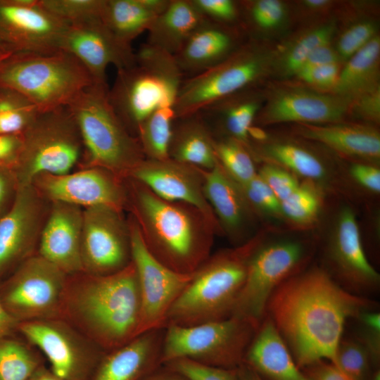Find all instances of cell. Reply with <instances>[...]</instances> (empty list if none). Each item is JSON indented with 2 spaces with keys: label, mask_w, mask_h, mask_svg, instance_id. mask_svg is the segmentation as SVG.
Wrapping results in <instances>:
<instances>
[{
  "label": "cell",
  "mask_w": 380,
  "mask_h": 380,
  "mask_svg": "<svg viewBox=\"0 0 380 380\" xmlns=\"http://www.w3.org/2000/svg\"><path fill=\"white\" fill-rule=\"evenodd\" d=\"M169 157L204 170L215 166L217 159L214 138L199 114L175 118Z\"/></svg>",
  "instance_id": "29"
},
{
  "label": "cell",
  "mask_w": 380,
  "mask_h": 380,
  "mask_svg": "<svg viewBox=\"0 0 380 380\" xmlns=\"http://www.w3.org/2000/svg\"><path fill=\"white\" fill-rule=\"evenodd\" d=\"M328 4L325 0H308L305 1V4L311 8H322Z\"/></svg>",
  "instance_id": "62"
},
{
  "label": "cell",
  "mask_w": 380,
  "mask_h": 380,
  "mask_svg": "<svg viewBox=\"0 0 380 380\" xmlns=\"http://www.w3.org/2000/svg\"><path fill=\"white\" fill-rule=\"evenodd\" d=\"M335 365L349 380H367L375 369L367 351L355 338L341 339Z\"/></svg>",
  "instance_id": "41"
},
{
  "label": "cell",
  "mask_w": 380,
  "mask_h": 380,
  "mask_svg": "<svg viewBox=\"0 0 380 380\" xmlns=\"http://www.w3.org/2000/svg\"><path fill=\"white\" fill-rule=\"evenodd\" d=\"M121 212L106 205L83 210L81 258L86 274H111L132 262L129 226Z\"/></svg>",
  "instance_id": "14"
},
{
  "label": "cell",
  "mask_w": 380,
  "mask_h": 380,
  "mask_svg": "<svg viewBox=\"0 0 380 380\" xmlns=\"http://www.w3.org/2000/svg\"><path fill=\"white\" fill-rule=\"evenodd\" d=\"M258 175L270 187L279 202L289 196L300 185L291 172L272 163L265 164Z\"/></svg>",
  "instance_id": "46"
},
{
  "label": "cell",
  "mask_w": 380,
  "mask_h": 380,
  "mask_svg": "<svg viewBox=\"0 0 380 380\" xmlns=\"http://www.w3.org/2000/svg\"><path fill=\"white\" fill-rule=\"evenodd\" d=\"M205 20L191 0H170L150 25L146 43L175 56Z\"/></svg>",
  "instance_id": "30"
},
{
  "label": "cell",
  "mask_w": 380,
  "mask_h": 380,
  "mask_svg": "<svg viewBox=\"0 0 380 380\" xmlns=\"http://www.w3.org/2000/svg\"><path fill=\"white\" fill-rule=\"evenodd\" d=\"M37 180L43 193L53 202L84 208L106 205L122 210L127 201L117 176L99 167L63 175H41Z\"/></svg>",
  "instance_id": "21"
},
{
  "label": "cell",
  "mask_w": 380,
  "mask_h": 380,
  "mask_svg": "<svg viewBox=\"0 0 380 380\" xmlns=\"http://www.w3.org/2000/svg\"><path fill=\"white\" fill-rule=\"evenodd\" d=\"M350 174L360 186L374 194L380 192V170L371 163H356L352 165Z\"/></svg>",
  "instance_id": "52"
},
{
  "label": "cell",
  "mask_w": 380,
  "mask_h": 380,
  "mask_svg": "<svg viewBox=\"0 0 380 380\" xmlns=\"http://www.w3.org/2000/svg\"><path fill=\"white\" fill-rule=\"evenodd\" d=\"M132 179L134 220L147 249L170 269L194 273L210 257L219 231L194 206L161 198Z\"/></svg>",
  "instance_id": "2"
},
{
  "label": "cell",
  "mask_w": 380,
  "mask_h": 380,
  "mask_svg": "<svg viewBox=\"0 0 380 380\" xmlns=\"http://www.w3.org/2000/svg\"><path fill=\"white\" fill-rule=\"evenodd\" d=\"M360 117L377 122L380 118V89L376 87L351 99L350 110Z\"/></svg>",
  "instance_id": "50"
},
{
  "label": "cell",
  "mask_w": 380,
  "mask_h": 380,
  "mask_svg": "<svg viewBox=\"0 0 380 380\" xmlns=\"http://www.w3.org/2000/svg\"><path fill=\"white\" fill-rule=\"evenodd\" d=\"M235 43L229 26L205 19L174 56L184 80L224 61L233 54Z\"/></svg>",
  "instance_id": "25"
},
{
  "label": "cell",
  "mask_w": 380,
  "mask_h": 380,
  "mask_svg": "<svg viewBox=\"0 0 380 380\" xmlns=\"http://www.w3.org/2000/svg\"><path fill=\"white\" fill-rule=\"evenodd\" d=\"M157 16L143 0H105L101 21L120 42L132 46Z\"/></svg>",
  "instance_id": "32"
},
{
  "label": "cell",
  "mask_w": 380,
  "mask_h": 380,
  "mask_svg": "<svg viewBox=\"0 0 380 380\" xmlns=\"http://www.w3.org/2000/svg\"><path fill=\"white\" fill-rule=\"evenodd\" d=\"M19 322L5 309L0 300V339L8 337L17 330Z\"/></svg>",
  "instance_id": "57"
},
{
  "label": "cell",
  "mask_w": 380,
  "mask_h": 380,
  "mask_svg": "<svg viewBox=\"0 0 380 380\" xmlns=\"http://www.w3.org/2000/svg\"><path fill=\"white\" fill-rule=\"evenodd\" d=\"M42 215V203L32 184L18 186L11 208L0 218V282L32 255Z\"/></svg>",
  "instance_id": "18"
},
{
  "label": "cell",
  "mask_w": 380,
  "mask_h": 380,
  "mask_svg": "<svg viewBox=\"0 0 380 380\" xmlns=\"http://www.w3.org/2000/svg\"><path fill=\"white\" fill-rule=\"evenodd\" d=\"M305 258V247L298 241L265 244L262 241L250 258L246 280L231 317L259 328L266 317L271 296L284 281L300 272Z\"/></svg>",
  "instance_id": "11"
},
{
  "label": "cell",
  "mask_w": 380,
  "mask_h": 380,
  "mask_svg": "<svg viewBox=\"0 0 380 380\" xmlns=\"http://www.w3.org/2000/svg\"><path fill=\"white\" fill-rule=\"evenodd\" d=\"M270 163L277 165L310 182H322L329 175L324 163L310 151L293 144L274 143L260 148Z\"/></svg>",
  "instance_id": "34"
},
{
  "label": "cell",
  "mask_w": 380,
  "mask_h": 380,
  "mask_svg": "<svg viewBox=\"0 0 380 380\" xmlns=\"http://www.w3.org/2000/svg\"><path fill=\"white\" fill-rule=\"evenodd\" d=\"M243 363L262 380H310L298 367L272 321L267 315L246 352Z\"/></svg>",
  "instance_id": "26"
},
{
  "label": "cell",
  "mask_w": 380,
  "mask_h": 380,
  "mask_svg": "<svg viewBox=\"0 0 380 380\" xmlns=\"http://www.w3.org/2000/svg\"><path fill=\"white\" fill-rule=\"evenodd\" d=\"M67 27L38 0H0V48L11 54L59 51Z\"/></svg>",
  "instance_id": "15"
},
{
  "label": "cell",
  "mask_w": 380,
  "mask_h": 380,
  "mask_svg": "<svg viewBox=\"0 0 380 380\" xmlns=\"http://www.w3.org/2000/svg\"><path fill=\"white\" fill-rule=\"evenodd\" d=\"M18 190V183L12 168L0 165V218L11 208Z\"/></svg>",
  "instance_id": "53"
},
{
  "label": "cell",
  "mask_w": 380,
  "mask_h": 380,
  "mask_svg": "<svg viewBox=\"0 0 380 380\" xmlns=\"http://www.w3.org/2000/svg\"><path fill=\"white\" fill-rule=\"evenodd\" d=\"M37 107L24 95L0 87V134H21L39 114Z\"/></svg>",
  "instance_id": "36"
},
{
  "label": "cell",
  "mask_w": 380,
  "mask_h": 380,
  "mask_svg": "<svg viewBox=\"0 0 380 380\" xmlns=\"http://www.w3.org/2000/svg\"><path fill=\"white\" fill-rule=\"evenodd\" d=\"M380 39L375 36L352 56L340 72L334 91L337 96L350 100L377 85Z\"/></svg>",
  "instance_id": "31"
},
{
  "label": "cell",
  "mask_w": 380,
  "mask_h": 380,
  "mask_svg": "<svg viewBox=\"0 0 380 380\" xmlns=\"http://www.w3.org/2000/svg\"><path fill=\"white\" fill-rule=\"evenodd\" d=\"M332 32L331 26H324L301 37L287 55L285 63L287 70L296 74L312 52L320 46L329 44Z\"/></svg>",
  "instance_id": "42"
},
{
  "label": "cell",
  "mask_w": 380,
  "mask_h": 380,
  "mask_svg": "<svg viewBox=\"0 0 380 380\" xmlns=\"http://www.w3.org/2000/svg\"><path fill=\"white\" fill-rule=\"evenodd\" d=\"M355 319L357 322L355 338L367 351L374 368L379 369L380 362V314L375 310L360 313Z\"/></svg>",
  "instance_id": "43"
},
{
  "label": "cell",
  "mask_w": 380,
  "mask_h": 380,
  "mask_svg": "<svg viewBox=\"0 0 380 380\" xmlns=\"http://www.w3.org/2000/svg\"><path fill=\"white\" fill-rule=\"evenodd\" d=\"M239 185L253 210L282 217L279 201L258 175L251 181Z\"/></svg>",
  "instance_id": "44"
},
{
  "label": "cell",
  "mask_w": 380,
  "mask_h": 380,
  "mask_svg": "<svg viewBox=\"0 0 380 380\" xmlns=\"http://www.w3.org/2000/svg\"><path fill=\"white\" fill-rule=\"evenodd\" d=\"M11 53L0 48V62Z\"/></svg>",
  "instance_id": "64"
},
{
  "label": "cell",
  "mask_w": 380,
  "mask_h": 380,
  "mask_svg": "<svg viewBox=\"0 0 380 380\" xmlns=\"http://www.w3.org/2000/svg\"><path fill=\"white\" fill-rule=\"evenodd\" d=\"M175 120L174 106L158 109L139 127L137 138L145 158H169V147Z\"/></svg>",
  "instance_id": "35"
},
{
  "label": "cell",
  "mask_w": 380,
  "mask_h": 380,
  "mask_svg": "<svg viewBox=\"0 0 380 380\" xmlns=\"http://www.w3.org/2000/svg\"><path fill=\"white\" fill-rule=\"evenodd\" d=\"M22 145L21 134H0V165L13 168Z\"/></svg>",
  "instance_id": "55"
},
{
  "label": "cell",
  "mask_w": 380,
  "mask_h": 380,
  "mask_svg": "<svg viewBox=\"0 0 380 380\" xmlns=\"http://www.w3.org/2000/svg\"><path fill=\"white\" fill-rule=\"evenodd\" d=\"M375 36V27L372 23H357L341 36L338 42V53L343 58H350Z\"/></svg>",
  "instance_id": "47"
},
{
  "label": "cell",
  "mask_w": 380,
  "mask_h": 380,
  "mask_svg": "<svg viewBox=\"0 0 380 380\" xmlns=\"http://www.w3.org/2000/svg\"><path fill=\"white\" fill-rule=\"evenodd\" d=\"M307 181L280 202L282 217L298 226L314 223L321 209V196L313 184Z\"/></svg>",
  "instance_id": "39"
},
{
  "label": "cell",
  "mask_w": 380,
  "mask_h": 380,
  "mask_svg": "<svg viewBox=\"0 0 380 380\" xmlns=\"http://www.w3.org/2000/svg\"><path fill=\"white\" fill-rule=\"evenodd\" d=\"M22 145L12 170L18 187L41 175L69 173L80 156L82 141L66 107L39 113L21 134Z\"/></svg>",
  "instance_id": "8"
},
{
  "label": "cell",
  "mask_w": 380,
  "mask_h": 380,
  "mask_svg": "<svg viewBox=\"0 0 380 380\" xmlns=\"http://www.w3.org/2000/svg\"><path fill=\"white\" fill-rule=\"evenodd\" d=\"M237 380H262V379L245 363L236 369Z\"/></svg>",
  "instance_id": "59"
},
{
  "label": "cell",
  "mask_w": 380,
  "mask_h": 380,
  "mask_svg": "<svg viewBox=\"0 0 380 380\" xmlns=\"http://www.w3.org/2000/svg\"><path fill=\"white\" fill-rule=\"evenodd\" d=\"M232 99L230 96L220 99L198 113L202 118H215L229 134L244 144L248 140V129L259 108L258 102L250 96Z\"/></svg>",
  "instance_id": "33"
},
{
  "label": "cell",
  "mask_w": 380,
  "mask_h": 380,
  "mask_svg": "<svg viewBox=\"0 0 380 380\" xmlns=\"http://www.w3.org/2000/svg\"><path fill=\"white\" fill-rule=\"evenodd\" d=\"M67 275L39 255H31L0 282V300L19 322L63 316Z\"/></svg>",
  "instance_id": "10"
},
{
  "label": "cell",
  "mask_w": 380,
  "mask_h": 380,
  "mask_svg": "<svg viewBox=\"0 0 380 380\" xmlns=\"http://www.w3.org/2000/svg\"><path fill=\"white\" fill-rule=\"evenodd\" d=\"M257 53L243 49L216 66L183 80L174 105L175 118L198 113L210 104L242 91L260 75Z\"/></svg>",
  "instance_id": "13"
},
{
  "label": "cell",
  "mask_w": 380,
  "mask_h": 380,
  "mask_svg": "<svg viewBox=\"0 0 380 380\" xmlns=\"http://www.w3.org/2000/svg\"><path fill=\"white\" fill-rule=\"evenodd\" d=\"M262 238L259 234L240 246L210 255L173 304L165 327L230 317L244 284L250 258Z\"/></svg>",
  "instance_id": "4"
},
{
  "label": "cell",
  "mask_w": 380,
  "mask_h": 380,
  "mask_svg": "<svg viewBox=\"0 0 380 380\" xmlns=\"http://www.w3.org/2000/svg\"><path fill=\"white\" fill-rule=\"evenodd\" d=\"M94 82L82 63L63 50L15 53L0 62V87L22 94L39 113L68 106Z\"/></svg>",
  "instance_id": "6"
},
{
  "label": "cell",
  "mask_w": 380,
  "mask_h": 380,
  "mask_svg": "<svg viewBox=\"0 0 380 380\" xmlns=\"http://www.w3.org/2000/svg\"><path fill=\"white\" fill-rule=\"evenodd\" d=\"M129 176L161 198L184 203L197 208L220 234L223 233L204 195L203 170L170 158L165 160L145 158Z\"/></svg>",
  "instance_id": "17"
},
{
  "label": "cell",
  "mask_w": 380,
  "mask_h": 380,
  "mask_svg": "<svg viewBox=\"0 0 380 380\" xmlns=\"http://www.w3.org/2000/svg\"><path fill=\"white\" fill-rule=\"evenodd\" d=\"M17 330L45 355L50 370L65 380H89L101 357L80 349L70 331L56 319L20 322Z\"/></svg>",
  "instance_id": "20"
},
{
  "label": "cell",
  "mask_w": 380,
  "mask_h": 380,
  "mask_svg": "<svg viewBox=\"0 0 380 380\" xmlns=\"http://www.w3.org/2000/svg\"><path fill=\"white\" fill-rule=\"evenodd\" d=\"M165 328L144 332L102 355L89 380H141L162 366Z\"/></svg>",
  "instance_id": "23"
},
{
  "label": "cell",
  "mask_w": 380,
  "mask_h": 380,
  "mask_svg": "<svg viewBox=\"0 0 380 380\" xmlns=\"http://www.w3.org/2000/svg\"><path fill=\"white\" fill-rule=\"evenodd\" d=\"M86 275L71 285L68 282L63 316L106 352L138 336L141 300L132 262L111 274Z\"/></svg>",
  "instance_id": "3"
},
{
  "label": "cell",
  "mask_w": 380,
  "mask_h": 380,
  "mask_svg": "<svg viewBox=\"0 0 380 380\" xmlns=\"http://www.w3.org/2000/svg\"><path fill=\"white\" fill-rule=\"evenodd\" d=\"M129 226L132 262L137 272L141 300L139 335L165 328L171 308L194 273H179L163 265L147 249L134 218Z\"/></svg>",
  "instance_id": "12"
},
{
  "label": "cell",
  "mask_w": 380,
  "mask_h": 380,
  "mask_svg": "<svg viewBox=\"0 0 380 380\" xmlns=\"http://www.w3.org/2000/svg\"><path fill=\"white\" fill-rule=\"evenodd\" d=\"M351 100L307 91L281 94L264 108L258 117L263 125L293 122L307 124H331L342 120L349 112Z\"/></svg>",
  "instance_id": "24"
},
{
  "label": "cell",
  "mask_w": 380,
  "mask_h": 380,
  "mask_svg": "<svg viewBox=\"0 0 380 380\" xmlns=\"http://www.w3.org/2000/svg\"><path fill=\"white\" fill-rule=\"evenodd\" d=\"M327 258L336 282L346 291L365 296L377 289L379 274L367 258L355 215L348 207L338 215Z\"/></svg>",
  "instance_id": "16"
},
{
  "label": "cell",
  "mask_w": 380,
  "mask_h": 380,
  "mask_svg": "<svg viewBox=\"0 0 380 380\" xmlns=\"http://www.w3.org/2000/svg\"><path fill=\"white\" fill-rule=\"evenodd\" d=\"M214 147L218 163L238 184H245L258 175L253 158L243 143L228 137L214 139Z\"/></svg>",
  "instance_id": "38"
},
{
  "label": "cell",
  "mask_w": 380,
  "mask_h": 380,
  "mask_svg": "<svg viewBox=\"0 0 380 380\" xmlns=\"http://www.w3.org/2000/svg\"><path fill=\"white\" fill-rule=\"evenodd\" d=\"M367 380H380L379 368L373 369Z\"/></svg>",
  "instance_id": "63"
},
{
  "label": "cell",
  "mask_w": 380,
  "mask_h": 380,
  "mask_svg": "<svg viewBox=\"0 0 380 380\" xmlns=\"http://www.w3.org/2000/svg\"><path fill=\"white\" fill-rule=\"evenodd\" d=\"M83 210L81 207L53 202L39 242V255L66 274L83 272L81 241Z\"/></svg>",
  "instance_id": "22"
},
{
  "label": "cell",
  "mask_w": 380,
  "mask_h": 380,
  "mask_svg": "<svg viewBox=\"0 0 380 380\" xmlns=\"http://www.w3.org/2000/svg\"><path fill=\"white\" fill-rule=\"evenodd\" d=\"M203 192L222 228V232L238 236L253 210L239 184L218 163L210 170H204Z\"/></svg>",
  "instance_id": "28"
},
{
  "label": "cell",
  "mask_w": 380,
  "mask_h": 380,
  "mask_svg": "<svg viewBox=\"0 0 380 380\" xmlns=\"http://www.w3.org/2000/svg\"><path fill=\"white\" fill-rule=\"evenodd\" d=\"M252 24L267 29L278 25L283 18V4L277 0H259L246 6Z\"/></svg>",
  "instance_id": "49"
},
{
  "label": "cell",
  "mask_w": 380,
  "mask_h": 380,
  "mask_svg": "<svg viewBox=\"0 0 380 380\" xmlns=\"http://www.w3.org/2000/svg\"><path fill=\"white\" fill-rule=\"evenodd\" d=\"M163 365L180 374L187 380H237V368L213 367L184 358L174 360Z\"/></svg>",
  "instance_id": "45"
},
{
  "label": "cell",
  "mask_w": 380,
  "mask_h": 380,
  "mask_svg": "<svg viewBox=\"0 0 380 380\" xmlns=\"http://www.w3.org/2000/svg\"><path fill=\"white\" fill-rule=\"evenodd\" d=\"M135 54L134 64L117 70L108 91L113 110L132 136L154 111L174 106L184 80L174 56L146 43Z\"/></svg>",
  "instance_id": "5"
},
{
  "label": "cell",
  "mask_w": 380,
  "mask_h": 380,
  "mask_svg": "<svg viewBox=\"0 0 380 380\" xmlns=\"http://www.w3.org/2000/svg\"><path fill=\"white\" fill-rule=\"evenodd\" d=\"M30 380H65L54 374L44 365L40 366Z\"/></svg>",
  "instance_id": "60"
},
{
  "label": "cell",
  "mask_w": 380,
  "mask_h": 380,
  "mask_svg": "<svg viewBox=\"0 0 380 380\" xmlns=\"http://www.w3.org/2000/svg\"><path fill=\"white\" fill-rule=\"evenodd\" d=\"M141 380H187L180 374L162 365Z\"/></svg>",
  "instance_id": "58"
},
{
  "label": "cell",
  "mask_w": 380,
  "mask_h": 380,
  "mask_svg": "<svg viewBox=\"0 0 380 380\" xmlns=\"http://www.w3.org/2000/svg\"><path fill=\"white\" fill-rule=\"evenodd\" d=\"M296 135L321 143L348 157L377 161L380 157V135L368 126L349 123L314 125L296 123Z\"/></svg>",
  "instance_id": "27"
},
{
  "label": "cell",
  "mask_w": 380,
  "mask_h": 380,
  "mask_svg": "<svg viewBox=\"0 0 380 380\" xmlns=\"http://www.w3.org/2000/svg\"><path fill=\"white\" fill-rule=\"evenodd\" d=\"M258 329L235 317L192 326L167 325L162 365L184 358L210 366L236 369L243 362Z\"/></svg>",
  "instance_id": "9"
},
{
  "label": "cell",
  "mask_w": 380,
  "mask_h": 380,
  "mask_svg": "<svg viewBox=\"0 0 380 380\" xmlns=\"http://www.w3.org/2000/svg\"><path fill=\"white\" fill-rule=\"evenodd\" d=\"M42 365L24 344L9 337L0 339V380H30Z\"/></svg>",
  "instance_id": "37"
},
{
  "label": "cell",
  "mask_w": 380,
  "mask_h": 380,
  "mask_svg": "<svg viewBox=\"0 0 380 380\" xmlns=\"http://www.w3.org/2000/svg\"><path fill=\"white\" fill-rule=\"evenodd\" d=\"M248 137H251L254 139L260 141H263L267 139V135L266 132L259 127L251 126L248 129Z\"/></svg>",
  "instance_id": "61"
},
{
  "label": "cell",
  "mask_w": 380,
  "mask_h": 380,
  "mask_svg": "<svg viewBox=\"0 0 380 380\" xmlns=\"http://www.w3.org/2000/svg\"><path fill=\"white\" fill-rule=\"evenodd\" d=\"M340 73L337 63L324 65L299 72L296 75L305 82L319 88H334Z\"/></svg>",
  "instance_id": "51"
},
{
  "label": "cell",
  "mask_w": 380,
  "mask_h": 380,
  "mask_svg": "<svg viewBox=\"0 0 380 380\" xmlns=\"http://www.w3.org/2000/svg\"><path fill=\"white\" fill-rule=\"evenodd\" d=\"M376 306L367 297L346 291L326 270L315 267L284 281L271 296L266 315L303 369L322 360L336 365L347 321Z\"/></svg>",
  "instance_id": "1"
},
{
  "label": "cell",
  "mask_w": 380,
  "mask_h": 380,
  "mask_svg": "<svg viewBox=\"0 0 380 380\" xmlns=\"http://www.w3.org/2000/svg\"><path fill=\"white\" fill-rule=\"evenodd\" d=\"M337 53L330 46L329 44H327L320 46L312 52L297 73L324 65L337 63Z\"/></svg>",
  "instance_id": "56"
},
{
  "label": "cell",
  "mask_w": 380,
  "mask_h": 380,
  "mask_svg": "<svg viewBox=\"0 0 380 380\" xmlns=\"http://www.w3.org/2000/svg\"><path fill=\"white\" fill-rule=\"evenodd\" d=\"M107 83L94 82L66 108L78 127L91 163L115 176L129 175L145 156L137 137L132 136L113 110Z\"/></svg>",
  "instance_id": "7"
},
{
  "label": "cell",
  "mask_w": 380,
  "mask_h": 380,
  "mask_svg": "<svg viewBox=\"0 0 380 380\" xmlns=\"http://www.w3.org/2000/svg\"><path fill=\"white\" fill-rule=\"evenodd\" d=\"M302 370L310 380H349L336 365L324 360L317 361Z\"/></svg>",
  "instance_id": "54"
},
{
  "label": "cell",
  "mask_w": 380,
  "mask_h": 380,
  "mask_svg": "<svg viewBox=\"0 0 380 380\" xmlns=\"http://www.w3.org/2000/svg\"><path fill=\"white\" fill-rule=\"evenodd\" d=\"M38 3L70 26L101 20L105 0H38Z\"/></svg>",
  "instance_id": "40"
},
{
  "label": "cell",
  "mask_w": 380,
  "mask_h": 380,
  "mask_svg": "<svg viewBox=\"0 0 380 380\" xmlns=\"http://www.w3.org/2000/svg\"><path fill=\"white\" fill-rule=\"evenodd\" d=\"M191 1L205 19L216 23L228 25L236 20L239 15V8L232 0Z\"/></svg>",
  "instance_id": "48"
},
{
  "label": "cell",
  "mask_w": 380,
  "mask_h": 380,
  "mask_svg": "<svg viewBox=\"0 0 380 380\" xmlns=\"http://www.w3.org/2000/svg\"><path fill=\"white\" fill-rule=\"evenodd\" d=\"M60 49L78 59L99 83H107L109 65L120 70L136 61L132 46L120 42L101 20L68 26Z\"/></svg>",
  "instance_id": "19"
}]
</instances>
